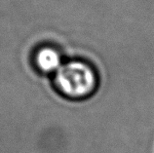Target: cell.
<instances>
[{
    "label": "cell",
    "mask_w": 154,
    "mask_h": 153,
    "mask_svg": "<svg viewBox=\"0 0 154 153\" xmlns=\"http://www.w3.org/2000/svg\"><path fill=\"white\" fill-rule=\"evenodd\" d=\"M35 63L40 70L47 73H56L63 66L62 56L58 50L52 47H44L38 50L35 56Z\"/></svg>",
    "instance_id": "obj_2"
},
{
    "label": "cell",
    "mask_w": 154,
    "mask_h": 153,
    "mask_svg": "<svg viewBox=\"0 0 154 153\" xmlns=\"http://www.w3.org/2000/svg\"><path fill=\"white\" fill-rule=\"evenodd\" d=\"M55 84L59 91L67 98L81 99L88 96L97 87V75L88 63L70 61L55 73Z\"/></svg>",
    "instance_id": "obj_1"
}]
</instances>
